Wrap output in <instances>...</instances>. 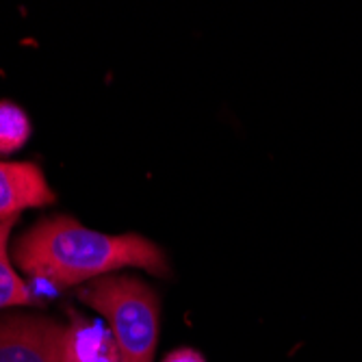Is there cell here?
I'll return each mask as SVG.
<instances>
[{"label": "cell", "mask_w": 362, "mask_h": 362, "mask_svg": "<svg viewBox=\"0 0 362 362\" xmlns=\"http://www.w3.org/2000/svg\"><path fill=\"white\" fill-rule=\"evenodd\" d=\"M16 265L30 278L57 286H74L105 278L124 267L146 269L154 276L170 272L158 245L139 235H107L85 228L72 217H48L18 239Z\"/></svg>", "instance_id": "6da1fadb"}, {"label": "cell", "mask_w": 362, "mask_h": 362, "mask_svg": "<svg viewBox=\"0 0 362 362\" xmlns=\"http://www.w3.org/2000/svg\"><path fill=\"white\" fill-rule=\"evenodd\" d=\"M78 298L107 319L124 362H152L160 304L144 280L105 276L85 286Z\"/></svg>", "instance_id": "7a4b0ae2"}, {"label": "cell", "mask_w": 362, "mask_h": 362, "mask_svg": "<svg viewBox=\"0 0 362 362\" xmlns=\"http://www.w3.org/2000/svg\"><path fill=\"white\" fill-rule=\"evenodd\" d=\"M65 325L42 315L0 317V362H63Z\"/></svg>", "instance_id": "3957f363"}, {"label": "cell", "mask_w": 362, "mask_h": 362, "mask_svg": "<svg viewBox=\"0 0 362 362\" xmlns=\"http://www.w3.org/2000/svg\"><path fill=\"white\" fill-rule=\"evenodd\" d=\"M52 202L54 191L35 163L0 160V221H16L22 211Z\"/></svg>", "instance_id": "277c9868"}, {"label": "cell", "mask_w": 362, "mask_h": 362, "mask_svg": "<svg viewBox=\"0 0 362 362\" xmlns=\"http://www.w3.org/2000/svg\"><path fill=\"white\" fill-rule=\"evenodd\" d=\"M63 362H124V358L109 327L74 315L65 325Z\"/></svg>", "instance_id": "5b68a950"}, {"label": "cell", "mask_w": 362, "mask_h": 362, "mask_svg": "<svg viewBox=\"0 0 362 362\" xmlns=\"http://www.w3.org/2000/svg\"><path fill=\"white\" fill-rule=\"evenodd\" d=\"M13 221H0V310L11 306H28L35 304V298L28 291L26 282L16 274L9 260V233Z\"/></svg>", "instance_id": "8992f818"}, {"label": "cell", "mask_w": 362, "mask_h": 362, "mask_svg": "<svg viewBox=\"0 0 362 362\" xmlns=\"http://www.w3.org/2000/svg\"><path fill=\"white\" fill-rule=\"evenodd\" d=\"M28 135H30V122L26 113L13 103L7 100L0 103V154L22 148Z\"/></svg>", "instance_id": "52a82bcc"}, {"label": "cell", "mask_w": 362, "mask_h": 362, "mask_svg": "<svg viewBox=\"0 0 362 362\" xmlns=\"http://www.w3.org/2000/svg\"><path fill=\"white\" fill-rule=\"evenodd\" d=\"M163 362H206V360L202 358L200 351L189 349V347H180V349H174L172 354H168Z\"/></svg>", "instance_id": "ba28073f"}]
</instances>
